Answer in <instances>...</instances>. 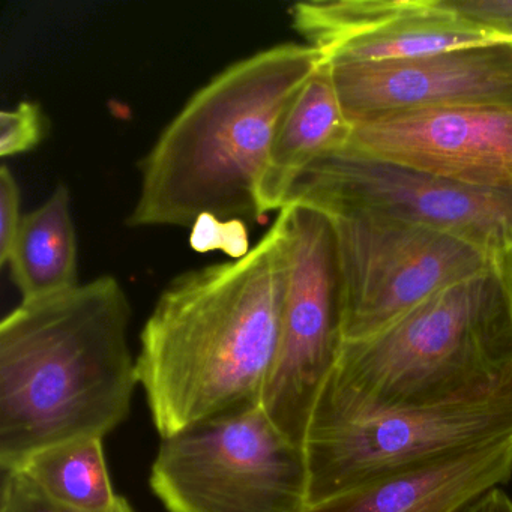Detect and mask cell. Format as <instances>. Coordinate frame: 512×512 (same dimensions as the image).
Segmentation results:
<instances>
[{
  "instance_id": "cell-9",
  "label": "cell",
  "mask_w": 512,
  "mask_h": 512,
  "mask_svg": "<svg viewBox=\"0 0 512 512\" xmlns=\"http://www.w3.org/2000/svg\"><path fill=\"white\" fill-rule=\"evenodd\" d=\"M289 202L409 221L457 236L491 256L512 244V191L451 181L350 142L311 164L293 184Z\"/></svg>"
},
{
  "instance_id": "cell-6",
  "label": "cell",
  "mask_w": 512,
  "mask_h": 512,
  "mask_svg": "<svg viewBox=\"0 0 512 512\" xmlns=\"http://www.w3.org/2000/svg\"><path fill=\"white\" fill-rule=\"evenodd\" d=\"M508 439L512 380L493 394L440 406L310 418L302 445L308 503Z\"/></svg>"
},
{
  "instance_id": "cell-11",
  "label": "cell",
  "mask_w": 512,
  "mask_h": 512,
  "mask_svg": "<svg viewBox=\"0 0 512 512\" xmlns=\"http://www.w3.org/2000/svg\"><path fill=\"white\" fill-rule=\"evenodd\" d=\"M290 14L329 65L401 61L497 41L440 0H314Z\"/></svg>"
},
{
  "instance_id": "cell-17",
  "label": "cell",
  "mask_w": 512,
  "mask_h": 512,
  "mask_svg": "<svg viewBox=\"0 0 512 512\" xmlns=\"http://www.w3.org/2000/svg\"><path fill=\"white\" fill-rule=\"evenodd\" d=\"M46 133V118L38 104L22 101L0 113V157H14L34 149Z\"/></svg>"
},
{
  "instance_id": "cell-19",
  "label": "cell",
  "mask_w": 512,
  "mask_h": 512,
  "mask_svg": "<svg viewBox=\"0 0 512 512\" xmlns=\"http://www.w3.org/2000/svg\"><path fill=\"white\" fill-rule=\"evenodd\" d=\"M440 4L497 40L512 41V0H440Z\"/></svg>"
},
{
  "instance_id": "cell-2",
  "label": "cell",
  "mask_w": 512,
  "mask_h": 512,
  "mask_svg": "<svg viewBox=\"0 0 512 512\" xmlns=\"http://www.w3.org/2000/svg\"><path fill=\"white\" fill-rule=\"evenodd\" d=\"M131 305L113 275L22 302L0 323V467L127 421L140 385Z\"/></svg>"
},
{
  "instance_id": "cell-14",
  "label": "cell",
  "mask_w": 512,
  "mask_h": 512,
  "mask_svg": "<svg viewBox=\"0 0 512 512\" xmlns=\"http://www.w3.org/2000/svg\"><path fill=\"white\" fill-rule=\"evenodd\" d=\"M352 134L323 61L278 122L257 190L260 217L280 212L296 179L323 155L344 148Z\"/></svg>"
},
{
  "instance_id": "cell-22",
  "label": "cell",
  "mask_w": 512,
  "mask_h": 512,
  "mask_svg": "<svg viewBox=\"0 0 512 512\" xmlns=\"http://www.w3.org/2000/svg\"><path fill=\"white\" fill-rule=\"evenodd\" d=\"M455 512H512V499L502 487H497L481 494Z\"/></svg>"
},
{
  "instance_id": "cell-1",
  "label": "cell",
  "mask_w": 512,
  "mask_h": 512,
  "mask_svg": "<svg viewBox=\"0 0 512 512\" xmlns=\"http://www.w3.org/2000/svg\"><path fill=\"white\" fill-rule=\"evenodd\" d=\"M287 212L245 256L170 281L140 332V386L161 439L262 404L280 346Z\"/></svg>"
},
{
  "instance_id": "cell-10",
  "label": "cell",
  "mask_w": 512,
  "mask_h": 512,
  "mask_svg": "<svg viewBox=\"0 0 512 512\" xmlns=\"http://www.w3.org/2000/svg\"><path fill=\"white\" fill-rule=\"evenodd\" d=\"M329 68L353 130L416 113L512 110V41Z\"/></svg>"
},
{
  "instance_id": "cell-20",
  "label": "cell",
  "mask_w": 512,
  "mask_h": 512,
  "mask_svg": "<svg viewBox=\"0 0 512 512\" xmlns=\"http://www.w3.org/2000/svg\"><path fill=\"white\" fill-rule=\"evenodd\" d=\"M191 245L197 251L221 248L229 251L235 259L245 256L250 251L247 232L242 221L226 223L212 217H202L194 224Z\"/></svg>"
},
{
  "instance_id": "cell-7",
  "label": "cell",
  "mask_w": 512,
  "mask_h": 512,
  "mask_svg": "<svg viewBox=\"0 0 512 512\" xmlns=\"http://www.w3.org/2000/svg\"><path fill=\"white\" fill-rule=\"evenodd\" d=\"M337 236L344 343L388 328L431 296L493 268L457 236L365 211L323 212Z\"/></svg>"
},
{
  "instance_id": "cell-8",
  "label": "cell",
  "mask_w": 512,
  "mask_h": 512,
  "mask_svg": "<svg viewBox=\"0 0 512 512\" xmlns=\"http://www.w3.org/2000/svg\"><path fill=\"white\" fill-rule=\"evenodd\" d=\"M287 212V278L280 346L263 392L269 418L304 445L317 395L340 356L343 280L331 218L301 203Z\"/></svg>"
},
{
  "instance_id": "cell-5",
  "label": "cell",
  "mask_w": 512,
  "mask_h": 512,
  "mask_svg": "<svg viewBox=\"0 0 512 512\" xmlns=\"http://www.w3.org/2000/svg\"><path fill=\"white\" fill-rule=\"evenodd\" d=\"M149 485L169 512H299L308 503L304 446L262 404L161 439Z\"/></svg>"
},
{
  "instance_id": "cell-13",
  "label": "cell",
  "mask_w": 512,
  "mask_h": 512,
  "mask_svg": "<svg viewBox=\"0 0 512 512\" xmlns=\"http://www.w3.org/2000/svg\"><path fill=\"white\" fill-rule=\"evenodd\" d=\"M512 479V439L383 476L299 512H455Z\"/></svg>"
},
{
  "instance_id": "cell-16",
  "label": "cell",
  "mask_w": 512,
  "mask_h": 512,
  "mask_svg": "<svg viewBox=\"0 0 512 512\" xmlns=\"http://www.w3.org/2000/svg\"><path fill=\"white\" fill-rule=\"evenodd\" d=\"M16 472L50 499L77 511L106 512L119 499L100 437H80L41 449Z\"/></svg>"
},
{
  "instance_id": "cell-23",
  "label": "cell",
  "mask_w": 512,
  "mask_h": 512,
  "mask_svg": "<svg viewBox=\"0 0 512 512\" xmlns=\"http://www.w3.org/2000/svg\"><path fill=\"white\" fill-rule=\"evenodd\" d=\"M493 271L502 286L512 320V244L493 254Z\"/></svg>"
},
{
  "instance_id": "cell-21",
  "label": "cell",
  "mask_w": 512,
  "mask_h": 512,
  "mask_svg": "<svg viewBox=\"0 0 512 512\" xmlns=\"http://www.w3.org/2000/svg\"><path fill=\"white\" fill-rule=\"evenodd\" d=\"M20 188L7 166L0 169V265L5 266L22 226Z\"/></svg>"
},
{
  "instance_id": "cell-4",
  "label": "cell",
  "mask_w": 512,
  "mask_h": 512,
  "mask_svg": "<svg viewBox=\"0 0 512 512\" xmlns=\"http://www.w3.org/2000/svg\"><path fill=\"white\" fill-rule=\"evenodd\" d=\"M511 380V314L491 268L377 334L344 343L310 418L440 406L493 394Z\"/></svg>"
},
{
  "instance_id": "cell-3",
  "label": "cell",
  "mask_w": 512,
  "mask_h": 512,
  "mask_svg": "<svg viewBox=\"0 0 512 512\" xmlns=\"http://www.w3.org/2000/svg\"><path fill=\"white\" fill-rule=\"evenodd\" d=\"M325 61L284 43L236 61L199 89L140 163L131 227H191L202 217L259 220L260 179L278 122Z\"/></svg>"
},
{
  "instance_id": "cell-18",
  "label": "cell",
  "mask_w": 512,
  "mask_h": 512,
  "mask_svg": "<svg viewBox=\"0 0 512 512\" xmlns=\"http://www.w3.org/2000/svg\"><path fill=\"white\" fill-rule=\"evenodd\" d=\"M0 512H85L68 508L50 499L37 485L32 484L25 475L16 470L2 472V494H0ZM106 512H136L125 497L119 496L118 502Z\"/></svg>"
},
{
  "instance_id": "cell-12",
  "label": "cell",
  "mask_w": 512,
  "mask_h": 512,
  "mask_svg": "<svg viewBox=\"0 0 512 512\" xmlns=\"http://www.w3.org/2000/svg\"><path fill=\"white\" fill-rule=\"evenodd\" d=\"M350 143L461 184L512 191V110L400 116L355 128Z\"/></svg>"
},
{
  "instance_id": "cell-15",
  "label": "cell",
  "mask_w": 512,
  "mask_h": 512,
  "mask_svg": "<svg viewBox=\"0 0 512 512\" xmlns=\"http://www.w3.org/2000/svg\"><path fill=\"white\" fill-rule=\"evenodd\" d=\"M7 265L22 302L49 298L79 284L76 229L70 191L64 184L23 217Z\"/></svg>"
}]
</instances>
